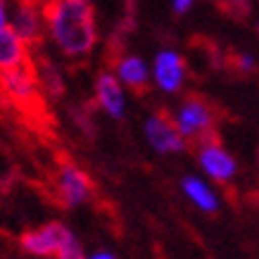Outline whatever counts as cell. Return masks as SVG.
I'll use <instances>...</instances> for the list:
<instances>
[{"label": "cell", "mask_w": 259, "mask_h": 259, "mask_svg": "<svg viewBox=\"0 0 259 259\" xmlns=\"http://www.w3.org/2000/svg\"><path fill=\"white\" fill-rule=\"evenodd\" d=\"M145 136H148L150 145L162 152V155H171V152H183L188 141L179 134V128L174 124V119L164 112H157L155 117L145 121Z\"/></svg>", "instance_id": "cell-7"}, {"label": "cell", "mask_w": 259, "mask_h": 259, "mask_svg": "<svg viewBox=\"0 0 259 259\" xmlns=\"http://www.w3.org/2000/svg\"><path fill=\"white\" fill-rule=\"evenodd\" d=\"M46 31L57 50L69 60H83L98 43L93 3L86 0H46Z\"/></svg>", "instance_id": "cell-1"}, {"label": "cell", "mask_w": 259, "mask_h": 259, "mask_svg": "<svg viewBox=\"0 0 259 259\" xmlns=\"http://www.w3.org/2000/svg\"><path fill=\"white\" fill-rule=\"evenodd\" d=\"M197 162L202 166V171L212 181H217V183H226L238 171L236 159L231 157V152L226 148H221L217 143V138L197 145Z\"/></svg>", "instance_id": "cell-5"}, {"label": "cell", "mask_w": 259, "mask_h": 259, "mask_svg": "<svg viewBox=\"0 0 259 259\" xmlns=\"http://www.w3.org/2000/svg\"><path fill=\"white\" fill-rule=\"evenodd\" d=\"M152 79L164 93L181 91L186 81V60L176 50H159L152 62Z\"/></svg>", "instance_id": "cell-8"}, {"label": "cell", "mask_w": 259, "mask_h": 259, "mask_svg": "<svg viewBox=\"0 0 259 259\" xmlns=\"http://www.w3.org/2000/svg\"><path fill=\"white\" fill-rule=\"evenodd\" d=\"M55 259H86V254H83V250H81L79 240L71 236L69 231L64 233L62 243H60V247H57Z\"/></svg>", "instance_id": "cell-14"}, {"label": "cell", "mask_w": 259, "mask_h": 259, "mask_svg": "<svg viewBox=\"0 0 259 259\" xmlns=\"http://www.w3.org/2000/svg\"><path fill=\"white\" fill-rule=\"evenodd\" d=\"M91 195H93V181L88 179V174L71 162H62L57 179V200L64 207H74Z\"/></svg>", "instance_id": "cell-6"}, {"label": "cell", "mask_w": 259, "mask_h": 259, "mask_svg": "<svg viewBox=\"0 0 259 259\" xmlns=\"http://www.w3.org/2000/svg\"><path fill=\"white\" fill-rule=\"evenodd\" d=\"M10 12H12V3L10 0H0V29L10 26Z\"/></svg>", "instance_id": "cell-17"}, {"label": "cell", "mask_w": 259, "mask_h": 259, "mask_svg": "<svg viewBox=\"0 0 259 259\" xmlns=\"http://www.w3.org/2000/svg\"><path fill=\"white\" fill-rule=\"evenodd\" d=\"M95 98L102 110L112 117H124V91L121 81L117 79L114 71H102L95 81Z\"/></svg>", "instance_id": "cell-12"}, {"label": "cell", "mask_w": 259, "mask_h": 259, "mask_svg": "<svg viewBox=\"0 0 259 259\" xmlns=\"http://www.w3.org/2000/svg\"><path fill=\"white\" fill-rule=\"evenodd\" d=\"M183 193H186V197L195 204L197 209H202V212H207V214H214L217 207H219V200H217V195L209 190V186H207L204 181L195 179V176H186V179H183Z\"/></svg>", "instance_id": "cell-13"}, {"label": "cell", "mask_w": 259, "mask_h": 259, "mask_svg": "<svg viewBox=\"0 0 259 259\" xmlns=\"http://www.w3.org/2000/svg\"><path fill=\"white\" fill-rule=\"evenodd\" d=\"M31 62V46L12 29H0V71Z\"/></svg>", "instance_id": "cell-10"}, {"label": "cell", "mask_w": 259, "mask_h": 259, "mask_svg": "<svg viewBox=\"0 0 259 259\" xmlns=\"http://www.w3.org/2000/svg\"><path fill=\"white\" fill-rule=\"evenodd\" d=\"M193 8H195V0H171V12L176 17L188 15Z\"/></svg>", "instance_id": "cell-15"}, {"label": "cell", "mask_w": 259, "mask_h": 259, "mask_svg": "<svg viewBox=\"0 0 259 259\" xmlns=\"http://www.w3.org/2000/svg\"><path fill=\"white\" fill-rule=\"evenodd\" d=\"M214 3H221L224 8L233 10V12H245L247 10V0H214Z\"/></svg>", "instance_id": "cell-18"}, {"label": "cell", "mask_w": 259, "mask_h": 259, "mask_svg": "<svg viewBox=\"0 0 259 259\" xmlns=\"http://www.w3.org/2000/svg\"><path fill=\"white\" fill-rule=\"evenodd\" d=\"M86 3H93V0H86Z\"/></svg>", "instance_id": "cell-20"}, {"label": "cell", "mask_w": 259, "mask_h": 259, "mask_svg": "<svg viewBox=\"0 0 259 259\" xmlns=\"http://www.w3.org/2000/svg\"><path fill=\"white\" fill-rule=\"evenodd\" d=\"M236 67H238V71H245V74H250V71L257 67V62H254V57H252V55L243 53V55L236 57Z\"/></svg>", "instance_id": "cell-16"}, {"label": "cell", "mask_w": 259, "mask_h": 259, "mask_svg": "<svg viewBox=\"0 0 259 259\" xmlns=\"http://www.w3.org/2000/svg\"><path fill=\"white\" fill-rule=\"evenodd\" d=\"M174 124L179 128V134L186 138V141L193 143H204L214 138V126H217V117H214L212 105L202 98H186L181 102V107L174 114Z\"/></svg>", "instance_id": "cell-3"}, {"label": "cell", "mask_w": 259, "mask_h": 259, "mask_svg": "<svg viewBox=\"0 0 259 259\" xmlns=\"http://www.w3.org/2000/svg\"><path fill=\"white\" fill-rule=\"evenodd\" d=\"M91 259H117V257H112L107 252H100V254H95V257H91Z\"/></svg>", "instance_id": "cell-19"}, {"label": "cell", "mask_w": 259, "mask_h": 259, "mask_svg": "<svg viewBox=\"0 0 259 259\" xmlns=\"http://www.w3.org/2000/svg\"><path fill=\"white\" fill-rule=\"evenodd\" d=\"M69 228L60 224V221H53V224H46L38 231H29L19 238V245H22L24 252H29L33 257H55L57 247L62 243L64 233Z\"/></svg>", "instance_id": "cell-9"}, {"label": "cell", "mask_w": 259, "mask_h": 259, "mask_svg": "<svg viewBox=\"0 0 259 259\" xmlns=\"http://www.w3.org/2000/svg\"><path fill=\"white\" fill-rule=\"evenodd\" d=\"M114 74L121 81V86L131 88L134 93H143L150 86V67L138 55H121L114 60Z\"/></svg>", "instance_id": "cell-11"}, {"label": "cell", "mask_w": 259, "mask_h": 259, "mask_svg": "<svg viewBox=\"0 0 259 259\" xmlns=\"http://www.w3.org/2000/svg\"><path fill=\"white\" fill-rule=\"evenodd\" d=\"M10 26L22 36L29 46L38 43L46 33V17L38 0H17L10 12Z\"/></svg>", "instance_id": "cell-4"}, {"label": "cell", "mask_w": 259, "mask_h": 259, "mask_svg": "<svg viewBox=\"0 0 259 259\" xmlns=\"http://www.w3.org/2000/svg\"><path fill=\"white\" fill-rule=\"evenodd\" d=\"M0 88L26 114H43L40 79L33 62L0 71Z\"/></svg>", "instance_id": "cell-2"}]
</instances>
